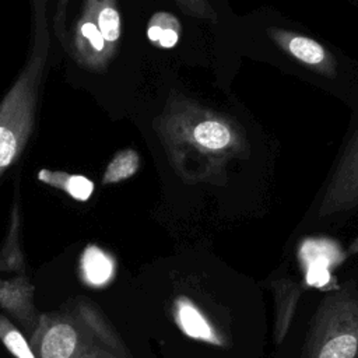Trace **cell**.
Returning <instances> with one entry per match:
<instances>
[{"instance_id":"obj_1","label":"cell","mask_w":358,"mask_h":358,"mask_svg":"<svg viewBox=\"0 0 358 358\" xmlns=\"http://www.w3.org/2000/svg\"><path fill=\"white\" fill-rule=\"evenodd\" d=\"M154 130L176 175L186 182L220 183L234 159L250 155L243 126L232 116L171 94Z\"/></svg>"},{"instance_id":"obj_2","label":"cell","mask_w":358,"mask_h":358,"mask_svg":"<svg viewBox=\"0 0 358 358\" xmlns=\"http://www.w3.org/2000/svg\"><path fill=\"white\" fill-rule=\"evenodd\" d=\"M31 41L24 67L0 102V178L22 155L52 56L50 0H29Z\"/></svg>"},{"instance_id":"obj_3","label":"cell","mask_w":358,"mask_h":358,"mask_svg":"<svg viewBox=\"0 0 358 358\" xmlns=\"http://www.w3.org/2000/svg\"><path fill=\"white\" fill-rule=\"evenodd\" d=\"M28 341L35 358H81L90 350L119 338L98 306L77 296L56 310L39 313Z\"/></svg>"},{"instance_id":"obj_4","label":"cell","mask_w":358,"mask_h":358,"mask_svg":"<svg viewBox=\"0 0 358 358\" xmlns=\"http://www.w3.org/2000/svg\"><path fill=\"white\" fill-rule=\"evenodd\" d=\"M53 29L78 66L101 73L108 69L120 45L117 0H81L80 11L69 22L55 13Z\"/></svg>"},{"instance_id":"obj_5","label":"cell","mask_w":358,"mask_h":358,"mask_svg":"<svg viewBox=\"0 0 358 358\" xmlns=\"http://www.w3.org/2000/svg\"><path fill=\"white\" fill-rule=\"evenodd\" d=\"M267 34L284 53L305 67L327 78H334L337 76L336 57L316 39L277 27L268 28Z\"/></svg>"},{"instance_id":"obj_6","label":"cell","mask_w":358,"mask_h":358,"mask_svg":"<svg viewBox=\"0 0 358 358\" xmlns=\"http://www.w3.org/2000/svg\"><path fill=\"white\" fill-rule=\"evenodd\" d=\"M358 203V131L347 144L327 185L323 213H331Z\"/></svg>"},{"instance_id":"obj_7","label":"cell","mask_w":358,"mask_h":358,"mask_svg":"<svg viewBox=\"0 0 358 358\" xmlns=\"http://www.w3.org/2000/svg\"><path fill=\"white\" fill-rule=\"evenodd\" d=\"M34 287L25 277L0 278V306L11 313L31 336L36 327L39 313L34 306Z\"/></svg>"},{"instance_id":"obj_8","label":"cell","mask_w":358,"mask_h":358,"mask_svg":"<svg viewBox=\"0 0 358 358\" xmlns=\"http://www.w3.org/2000/svg\"><path fill=\"white\" fill-rule=\"evenodd\" d=\"M20 229H21V213L18 204V183L15 186V199L10 215V227L7 236L0 248V271L22 270L24 256L20 246Z\"/></svg>"},{"instance_id":"obj_9","label":"cell","mask_w":358,"mask_h":358,"mask_svg":"<svg viewBox=\"0 0 358 358\" xmlns=\"http://www.w3.org/2000/svg\"><path fill=\"white\" fill-rule=\"evenodd\" d=\"M80 267L84 281L92 287L105 285L113 275L112 259L95 245H88L83 252Z\"/></svg>"},{"instance_id":"obj_10","label":"cell","mask_w":358,"mask_h":358,"mask_svg":"<svg viewBox=\"0 0 358 358\" xmlns=\"http://www.w3.org/2000/svg\"><path fill=\"white\" fill-rule=\"evenodd\" d=\"M182 34V25L179 20L166 11L155 13L147 25V36L150 42L158 48H173Z\"/></svg>"},{"instance_id":"obj_11","label":"cell","mask_w":358,"mask_h":358,"mask_svg":"<svg viewBox=\"0 0 358 358\" xmlns=\"http://www.w3.org/2000/svg\"><path fill=\"white\" fill-rule=\"evenodd\" d=\"M39 178L49 183L50 186H56L62 190H64L69 196L77 199V200H87L94 189V185L91 180L85 179L84 176H76V175H67L63 172H49L42 171L39 173Z\"/></svg>"},{"instance_id":"obj_12","label":"cell","mask_w":358,"mask_h":358,"mask_svg":"<svg viewBox=\"0 0 358 358\" xmlns=\"http://www.w3.org/2000/svg\"><path fill=\"white\" fill-rule=\"evenodd\" d=\"M140 166V157L134 150H122L117 152L113 159L109 162L105 175L103 183H117L124 179L131 178Z\"/></svg>"},{"instance_id":"obj_13","label":"cell","mask_w":358,"mask_h":358,"mask_svg":"<svg viewBox=\"0 0 358 358\" xmlns=\"http://www.w3.org/2000/svg\"><path fill=\"white\" fill-rule=\"evenodd\" d=\"M0 340L15 358H35L29 341L10 320L0 315Z\"/></svg>"},{"instance_id":"obj_14","label":"cell","mask_w":358,"mask_h":358,"mask_svg":"<svg viewBox=\"0 0 358 358\" xmlns=\"http://www.w3.org/2000/svg\"><path fill=\"white\" fill-rule=\"evenodd\" d=\"M178 320L183 331L194 338L210 340L211 330L203 316L189 303H179L178 306Z\"/></svg>"},{"instance_id":"obj_15","label":"cell","mask_w":358,"mask_h":358,"mask_svg":"<svg viewBox=\"0 0 358 358\" xmlns=\"http://www.w3.org/2000/svg\"><path fill=\"white\" fill-rule=\"evenodd\" d=\"M357 347L358 343L354 336L341 334L324 344L319 358H354Z\"/></svg>"},{"instance_id":"obj_16","label":"cell","mask_w":358,"mask_h":358,"mask_svg":"<svg viewBox=\"0 0 358 358\" xmlns=\"http://www.w3.org/2000/svg\"><path fill=\"white\" fill-rule=\"evenodd\" d=\"M182 13L189 17L217 22L218 17L210 0H175Z\"/></svg>"},{"instance_id":"obj_17","label":"cell","mask_w":358,"mask_h":358,"mask_svg":"<svg viewBox=\"0 0 358 358\" xmlns=\"http://www.w3.org/2000/svg\"><path fill=\"white\" fill-rule=\"evenodd\" d=\"M81 358H123V348L120 345V341L112 344H102L90 350Z\"/></svg>"},{"instance_id":"obj_18","label":"cell","mask_w":358,"mask_h":358,"mask_svg":"<svg viewBox=\"0 0 358 358\" xmlns=\"http://www.w3.org/2000/svg\"><path fill=\"white\" fill-rule=\"evenodd\" d=\"M308 281L312 284V285H316V287H322L324 285L327 281H329V271L326 268L324 264L322 263H315L309 267V273H308Z\"/></svg>"}]
</instances>
